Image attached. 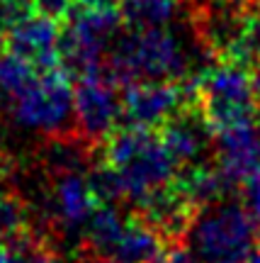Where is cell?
Returning <instances> with one entry per match:
<instances>
[{"label":"cell","instance_id":"obj_1","mask_svg":"<svg viewBox=\"0 0 260 263\" xmlns=\"http://www.w3.org/2000/svg\"><path fill=\"white\" fill-rule=\"evenodd\" d=\"M205 49L173 27L131 29L114 39L105 71L117 83L183 81L207 68Z\"/></svg>","mask_w":260,"mask_h":263},{"label":"cell","instance_id":"obj_2","mask_svg":"<svg viewBox=\"0 0 260 263\" xmlns=\"http://www.w3.org/2000/svg\"><path fill=\"white\" fill-rule=\"evenodd\" d=\"M103 163L117 180L119 200L141 205L158 190L175 183L177 163L166 144L146 127H117L103 144Z\"/></svg>","mask_w":260,"mask_h":263},{"label":"cell","instance_id":"obj_3","mask_svg":"<svg viewBox=\"0 0 260 263\" xmlns=\"http://www.w3.org/2000/svg\"><path fill=\"white\" fill-rule=\"evenodd\" d=\"M187 249L205 263H241L258 249L260 222L243 202L199 207L185 229Z\"/></svg>","mask_w":260,"mask_h":263},{"label":"cell","instance_id":"obj_4","mask_svg":"<svg viewBox=\"0 0 260 263\" xmlns=\"http://www.w3.org/2000/svg\"><path fill=\"white\" fill-rule=\"evenodd\" d=\"M0 103L19 129L64 137L73 122V85L61 66L37 68Z\"/></svg>","mask_w":260,"mask_h":263},{"label":"cell","instance_id":"obj_5","mask_svg":"<svg viewBox=\"0 0 260 263\" xmlns=\"http://www.w3.org/2000/svg\"><path fill=\"white\" fill-rule=\"evenodd\" d=\"M190 90L197 95L199 112L212 134L255 122L260 103L253 85V73L243 61L224 59L219 64L207 66L195 76Z\"/></svg>","mask_w":260,"mask_h":263},{"label":"cell","instance_id":"obj_6","mask_svg":"<svg viewBox=\"0 0 260 263\" xmlns=\"http://www.w3.org/2000/svg\"><path fill=\"white\" fill-rule=\"evenodd\" d=\"M68 25L61 32V61L75 76L103 68L114 39L119 37L122 12L107 8H71Z\"/></svg>","mask_w":260,"mask_h":263},{"label":"cell","instance_id":"obj_7","mask_svg":"<svg viewBox=\"0 0 260 263\" xmlns=\"http://www.w3.org/2000/svg\"><path fill=\"white\" fill-rule=\"evenodd\" d=\"M54 183L49 190V212L61 232L66 234H85V227L93 217L100 197L93 188L90 176L83 171V159L73 146H56L54 151Z\"/></svg>","mask_w":260,"mask_h":263},{"label":"cell","instance_id":"obj_8","mask_svg":"<svg viewBox=\"0 0 260 263\" xmlns=\"http://www.w3.org/2000/svg\"><path fill=\"white\" fill-rule=\"evenodd\" d=\"M75 78L78 83L73 88V120L78 132L90 141L107 139L119 127V120H124L117 81L105 71V66Z\"/></svg>","mask_w":260,"mask_h":263},{"label":"cell","instance_id":"obj_9","mask_svg":"<svg viewBox=\"0 0 260 263\" xmlns=\"http://www.w3.org/2000/svg\"><path fill=\"white\" fill-rule=\"evenodd\" d=\"M190 95V85L185 88L175 81H134L122 95L124 120L146 129L163 127L180 110H185Z\"/></svg>","mask_w":260,"mask_h":263},{"label":"cell","instance_id":"obj_10","mask_svg":"<svg viewBox=\"0 0 260 263\" xmlns=\"http://www.w3.org/2000/svg\"><path fill=\"white\" fill-rule=\"evenodd\" d=\"M61 25L58 17L39 8H29L8 22V51L29 59L39 68L61 66Z\"/></svg>","mask_w":260,"mask_h":263},{"label":"cell","instance_id":"obj_11","mask_svg":"<svg viewBox=\"0 0 260 263\" xmlns=\"http://www.w3.org/2000/svg\"><path fill=\"white\" fill-rule=\"evenodd\" d=\"M219 168L231 185H248L260 180V132L255 122L214 134Z\"/></svg>","mask_w":260,"mask_h":263},{"label":"cell","instance_id":"obj_12","mask_svg":"<svg viewBox=\"0 0 260 263\" xmlns=\"http://www.w3.org/2000/svg\"><path fill=\"white\" fill-rule=\"evenodd\" d=\"M161 129H163L161 132V139H163L168 154L175 159L177 166L202 163L207 151L212 149L214 134L209 129V124L205 122L202 112L192 115V112H187V107H185L173 120H168Z\"/></svg>","mask_w":260,"mask_h":263},{"label":"cell","instance_id":"obj_13","mask_svg":"<svg viewBox=\"0 0 260 263\" xmlns=\"http://www.w3.org/2000/svg\"><path fill=\"white\" fill-rule=\"evenodd\" d=\"M166 256V234L141 215L129 217L114 241L107 261L114 263H161Z\"/></svg>","mask_w":260,"mask_h":263},{"label":"cell","instance_id":"obj_14","mask_svg":"<svg viewBox=\"0 0 260 263\" xmlns=\"http://www.w3.org/2000/svg\"><path fill=\"white\" fill-rule=\"evenodd\" d=\"M243 0H209L202 15V34L214 49L231 51L248 25Z\"/></svg>","mask_w":260,"mask_h":263},{"label":"cell","instance_id":"obj_15","mask_svg":"<svg viewBox=\"0 0 260 263\" xmlns=\"http://www.w3.org/2000/svg\"><path fill=\"white\" fill-rule=\"evenodd\" d=\"M177 190L183 193L192 210L214 205L226 197L231 183L224 176V171L216 166H207V163H195V166H185V173L175 180Z\"/></svg>","mask_w":260,"mask_h":263},{"label":"cell","instance_id":"obj_16","mask_svg":"<svg viewBox=\"0 0 260 263\" xmlns=\"http://www.w3.org/2000/svg\"><path fill=\"white\" fill-rule=\"evenodd\" d=\"M119 12L131 29L170 27L183 12V0H119Z\"/></svg>","mask_w":260,"mask_h":263},{"label":"cell","instance_id":"obj_17","mask_svg":"<svg viewBox=\"0 0 260 263\" xmlns=\"http://www.w3.org/2000/svg\"><path fill=\"white\" fill-rule=\"evenodd\" d=\"M27 234V215L12 193L0 188V239H17Z\"/></svg>","mask_w":260,"mask_h":263},{"label":"cell","instance_id":"obj_18","mask_svg":"<svg viewBox=\"0 0 260 263\" xmlns=\"http://www.w3.org/2000/svg\"><path fill=\"white\" fill-rule=\"evenodd\" d=\"M243 205L251 210V215L260 222V180H253L248 185H243Z\"/></svg>","mask_w":260,"mask_h":263},{"label":"cell","instance_id":"obj_19","mask_svg":"<svg viewBox=\"0 0 260 263\" xmlns=\"http://www.w3.org/2000/svg\"><path fill=\"white\" fill-rule=\"evenodd\" d=\"M32 3H34V8L44 10V12L54 15V17L68 15V10L73 5V0H32Z\"/></svg>","mask_w":260,"mask_h":263},{"label":"cell","instance_id":"obj_20","mask_svg":"<svg viewBox=\"0 0 260 263\" xmlns=\"http://www.w3.org/2000/svg\"><path fill=\"white\" fill-rule=\"evenodd\" d=\"M75 3L83 8H107V5H114L117 0H75Z\"/></svg>","mask_w":260,"mask_h":263},{"label":"cell","instance_id":"obj_21","mask_svg":"<svg viewBox=\"0 0 260 263\" xmlns=\"http://www.w3.org/2000/svg\"><path fill=\"white\" fill-rule=\"evenodd\" d=\"M253 85H255V95H258V103H260V59H258L255 71H253Z\"/></svg>","mask_w":260,"mask_h":263},{"label":"cell","instance_id":"obj_22","mask_svg":"<svg viewBox=\"0 0 260 263\" xmlns=\"http://www.w3.org/2000/svg\"><path fill=\"white\" fill-rule=\"evenodd\" d=\"M241 263H260V249H255V251H253V254L248 256L246 261H241Z\"/></svg>","mask_w":260,"mask_h":263},{"label":"cell","instance_id":"obj_23","mask_svg":"<svg viewBox=\"0 0 260 263\" xmlns=\"http://www.w3.org/2000/svg\"><path fill=\"white\" fill-rule=\"evenodd\" d=\"M251 5H253V17L260 20V0H251Z\"/></svg>","mask_w":260,"mask_h":263},{"label":"cell","instance_id":"obj_24","mask_svg":"<svg viewBox=\"0 0 260 263\" xmlns=\"http://www.w3.org/2000/svg\"><path fill=\"white\" fill-rule=\"evenodd\" d=\"M3 25H5V22L0 20V47H3V42H5V32H3Z\"/></svg>","mask_w":260,"mask_h":263},{"label":"cell","instance_id":"obj_25","mask_svg":"<svg viewBox=\"0 0 260 263\" xmlns=\"http://www.w3.org/2000/svg\"><path fill=\"white\" fill-rule=\"evenodd\" d=\"M95 263H114V261H95Z\"/></svg>","mask_w":260,"mask_h":263},{"label":"cell","instance_id":"obj_26","mask_svg":"<svg viewBox=\"0 0 260 263\" xmlns=\"http://www.w3.org/2000/svg\"><path fill=\"white\" fill-rule=\"evenodd\" d=\"M3 241H5V239H0V249H3V246H5V244H3Z\"/></svg>","mask_w":260,"mask_h":263}]
</instances>
